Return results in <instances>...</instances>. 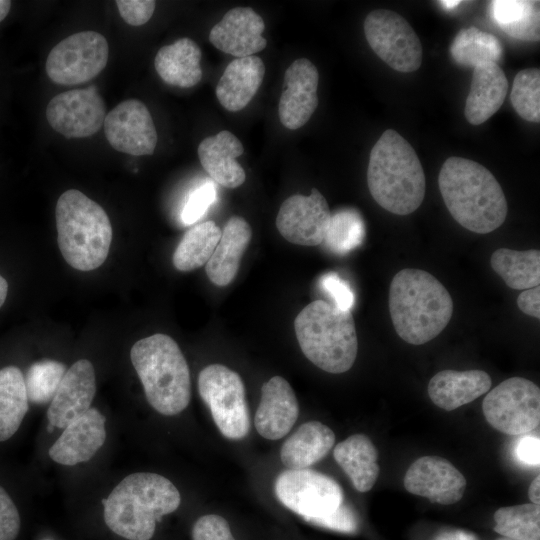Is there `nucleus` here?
<instances>
[{
	"label": "nucleus",
	"mask_w": 540,
	"mask_h": 540,
	"mask_svg": "<svg viewBox=\"0 0 540 540\" xmlns=\"http://www.w3.org/2000/svg\"><path fill=\"white\" fill-rule=\"evenodd\" d=\"M490 15L507 35L523 41H539V1H492L490 2Z\"/></svg>",
	"instance_id": "nucleus-30"
},
{
	"label": "nucleus",
	"mask_w": 540,
	"mask_h": 540,
	"mask_svg": "<svg viewBox=\"0 0 540 540\" xmlns=\"http://www.w3.org/2000/svg\"><path fill=\"white\" fill-rule=\"evenodd\" d=\"M198 390L223 436L232 440L247 436L250 418L238 373L221 364L208 365L199 373Z\"/></svg>",
	"instance_id": "nucleus-8"
},
{
	"label": "nucleus",
	"mask_w": 540,
	"mask_h": 540,
	"mask_svg": "<svg viewBox=\"0 0 540 540\" xmlns=\"http://www.w3.org/2000/svg\"><path fill=\"white\" fill-rule=\"evenodd\" d=\"M106 117V106L96 86L62 92L46 108L49 125L66 138L96 134Z\"/></svg>",
	"instance_id": "nucleus-13"
},
{
	"label": "nucleus",
	"mask_w": 540,
	"mask_h": 540,
	"mask_svg": "<svg viewBox=\"0 0 540 540\" xmlns=\"http://www.w3.org/2000/svg\"><path fill=\"white\" fill-rule=\"evenodd\" d=\"M511 103L517 114L526 121L540 122V70H521L514 78Z\"/></svg>",
	"instance_id": "nucleus-38"
},
{
	"label": "nucleus",
	"mask_w": 540,
	"mask_h": 540,
	"mask_svg": "<svg viewBox=\"0 0 540 540\" xmlns=\"http://www.w3.org/2000/svg\"><path fill=\"white\" fill-rule=\"evenodd\" d=\"M450 53L458 65L474 68L486 62L497 63L502 57L503 48L495 36L472 26L457 33Z\"/></svg>",
	"instance_id": "nucleus-34"
},
{
	"label": "nucleus",
	"mask_w": 540,
	"mask_h": 540,
	"mask_svg": "<svg viewBox=\"0 0 540 540\" xmlns=\"http://www.w3.org/2000/svg\"><path fill=\"white\" fill-rule=\"evenodd\" d=\"M494 531L515 540H540V505L502 507L494 513Z\"/></svg>",
	"instance_id": "nucleus-36"
},
{
	"label": "nucleus",
	"mask_w": 540,
	"mask_h": 540,
	"mask_svg": "<svg viewBox=\"0 0 540 540\" xmlns=\"http://www.w3.org/2000/svg\"><path fill=\"white\" fill-rule=\"evenodd\" d=\"M405 489L443 505L461 500L466 488L463 474L440 456H423L414 461L404 477Z\"/></svg>",
	"instance_id": "nucleus-16"
},
{
	"label": "nucleus",
	"mask_w": 540,
	"mask_h": 540,
	"mask_svg": "<svg viewBox=\"0 0 540 540\" xmlns=\"http://www.w3.org/2000/svg\"><path fill=\"white\" fill-rule=\"evenodd\" d=\"M58 246L65 261L79 271H91L106 260L112 226L105 210L81 191L69 189L58 198Z\"/></svg>",
	"instance_id": "nucleus-6"
},
{
	"label": "nucleus",
	"mask_w": 540,
	"mask_h": 540,
	"mask_svg": "<svg viewBox=\"0 0 540 540\" xmlns=\"http://www.w3.org/2000/svg\"><path fill=\"white\" fill-rule=\"evenodd\" d=\"M491 383L482 370H443L429 381L428 394L436 406L452 411L488 392Z\"/></svg>",
	"instance_id": "nucleus-25"
},
{
	"label": "nucleus",
	"mask_w": 540,
	"mask_h": 540,
	"mask_svg": "<svg viewBox=\"0 0 540 540\" xmlns=\"http://www.w3.org/2000/svg\"><path fill=\"white\" fill-rule=\"evenodd\" d=\"M265 24L250 7H236L222 17L209 33V41L218 50L243 58L264 50L267 40L262 36Z\"/></svg>",
	"instance_id": "nucleus-19"
},
{
	"label": "nucleus",
	"mask_w": 540,
	"mask_h": 540,
	"mask_svg": "<svg viewBox=\"0 0 540 540\" xmlns=\"http://www.w3.org/2000/svg\"><path fill=\"white\" fill-rule=\"evenodd\" d=\"M197 152L202 167L218 184L233 189L244 183L245 171L236 161L244 147L230 131H220L203 139Z\"/></svg>",
	"instance_id": "nucleus-22"
},
{
	"label": "nucleus",
	"mask_w": 540,
	"mask_h": 540,
	"mask_svg": "<svg viewBox=\"0 0 540 540\" xmlns=\"http://www.w3.org/2000/svg\"><path fill=\"white\" fill-rule=\"evenodd\" d=\"M507 90V78L497 63L475 66L464 109L467 121L479 125L488 120L502 106Z\"/></svg>",
	"instance_id": "nucleus-23"
},
{
	"label": "nucleus",
	"mask_w": 540,
	"mask_h": 540,
	"mask_svg": "<svg viewBox=\"0 0 540 540\" xmlns=\"http://www.w3.org/2000/svg\"><path fill=\"white\" fill-rule=\"evenodd\" d=\"M299 406L289 382L274 376L261 388V399L255 413V428L269 440L284 437L295 424Z\"/></svg>",
	"instance_id": "nucleus-21"
},
{
	"label": "nucleus",
	"mask_w": 540,
	"mask_h": 540,
	"mask_svg": "<svg viewBox=\"0 0 540 540\" xmlns=\"http://www.w3.org/2000/svg\"><path fill=\"white\" fill-rule=\"evenodd\" d=\"M366 228L362 215L354 208H342L331 214L322 244L335 254H346L360 246Z\"/></svg>",
	"instance_id": "nucleus-35"
},
{
	"label": "nucleus",
	"mask_w": 540,
	"mask_h": 540,
	"mask_svg": "<svg viewBox=\"0 0 540 540\" xmlns=\"http://www.w3.org/2000/svg\"><path fill=\"white\" fill-rule=\"evenodd\" d=\"M105 423L104 415L91 407L63 429L49 449L50 458L66 466L89 461L106 440Z\"/></svg>",
	"instance_id": "nucleus-20"
},
{
	"label": "nucleus",
	"mask_w": 540,
	"mask_h": 540,
	"mask_svg": "<svg viewBox=\"0 0 540 540\" xmlns=\"http://www.w3.org/2000/svg\"><path fill=\"white\" fill-rule=\"evenodd\" d=\"M492 269L507 286L516 290L530 289L540 283V251H517L499 248L490 258Z\"/></svg>",
	"instance_id": "nucleus-32"
},
{
	"label": "nucleus",
	"mask_w": 540,
	"mask_h": 540,
	"mask_svg": "<svg viewBox=\"0 0 540 540\" xmlns=\"http://www.w3.org/2000/svg\"><path fill=\"white\" fill-rule=\"evenodd\" d=\"M528 496L533 504L540 505V476L537 475L531 482L528 490Z\"/></svg>",
	"instance_id": "nucleus-47"
},
{
	"label": "nucleus",
	"mask_w": 540,
	"mask_h": 540,
	"mask_svg": "<svg viewBox=\"0 0 540 540\" xmlns=\"http://www.w3.org/2000/svg\"><path fill=\"white\" fill-rule=\"evenodd\" d=\"M221 237V229L213 221L202 222L189 229L176 247L172 261L183 272L205 265Z\"/></svg>",
	"instance_id": "nucleus-33"
},
{
	"label": "nucleus",
	"mask_w": 540,
	"mask_h": 540,
	"mask_svg": "<svg viewBox=\"0 0 540 540\" xmlns=\"http://www.w3.org/2000/svg\"><path fill=\"white\" fill-rule=\"evenodd\" d=\"M364 33L376 55L394 70L409 73L421 66V42L398 13L385 9L370 12L364 21Z\"/></svg>",
	"instance_id": "nucleus-11"
},
{
	"label": "nucleus",
	"mask_w": 540,
	"mask_h": 540,
	"mask_svg": "<svg viewBox=\"0 0 540 540\" xmlns=\"http://www.w3.org/2000/svg\"><path fill=\"white\" fill-rule=\"evenodd\" d=\"M251 237L252 229L244 218L232 216L227 221L205 267V272L213 284L227 286L234 280Z\"/></svg>",
	"instance_id": "nucleus-26"
},
{
	"label": "nucleus",
	"mask_w": 540,
	"mask_h": 540,
	"mask_svg": "<svg viewBox=\"0 0 540 540\" xmlns=\"http://www.w3.org/2000/svg\"><path fill=\"white\" fill-rule=\"evenodd\" d=\"M517 459L530 466H539L540 440L535 436H524L518 440L515 448Z\"/></svg>",
	"instance_id": "nucleus-45"
},
{
	"label": "nucleus",
	"mask_w": 540,
	"mask_h": 540,
	"mask_svg": "<svg viewBox=\"0 0 540 540\" xmlns=\"http://www.w3.org/2000/svg\"><path fill=\"white\" fill-rule=\"evenodd\" d=\"M180 502V493L169 479L152 472H136L122 479L102 500L104 521L122 538L150 540L157 521L174 512Z\"/></svg>",
	"instance_id": "nucleus-3"
},
{
	"label": "nucleus",
	"mask_w": 540,
	"mask_h": 540,
	"mask_svg": "<svg viewBox=\"0 0 540 540\" xmlns=\"http://www.w3.org/2000/svg\"><path fill=\"white\" fill-rule=\"evenodd\" d=\"M319 74L306 58L291 63L284 76V90L278 104L280 122L296 130L308 122L318 106Z\"/></svg>",
	"instance_id": "nucleus-17"
},
{
	"label": "nucleus",
	"mask_w": 540,
	"mask_h": 540,
	"mask_svg": "<svg viewBox=\"0 0 540 540\" xmlns=\"http://www.w3.org/2000/svg\"><path fill=\"white\" fill-rule=\"evenodd\" d=\"M265 66L258 56L236 58L225 68L216 86V97L228 111L245 108L262 84Z\"/></svg>",
	"instance_id": "nucleus-24"
},
{
	"label": "nucleus",
	"mask_w": 540,
	"mask_h": 540,
	"mask_svg": "<svg viewBox=\"0 0 540 540\" xmlns=\"http://www.w3.org/2000/svg\"><path fill=\"white\" fill-rule=\"evenodd\" d=\"M96 393V378L92 363L76 361L65 373L47 410L52 427L64 429L87 412Z\"/></svg>",
	"instance_id": "nucleus-18"
},
{
	"label": "nucleus",
	"mask_w": 540,
	"mask_h": 540,
	"mask_svg": "<svg viewBox=\"0 0 540 540\" xmlns=\"http://www.w3.org/2000/svg\"><path fill=\"white\" fill-rule=\"evenodd\" d=\"M294 329L303 354L320 369L339 374L354 364L358 339L350 310L315 300L296 316Z\"/></svg>",
	"instance_id": "nucleus-7"
},
{
	"label": "nucleus",
	"mask_w": 540,
	"mask_h": 540,
	"mask_svg": "<svg viewBox=\"0 0 540 540\" xmlns=\"http://www.w3.org/2000/svg\"><path fill=\"white\" fill-rule=\"evenodd\" d=\"M331 217L325 197L312 188L310 195L295 194L281 205L276 227L289 242L303 246L322 244Z\"/></svg>",
	"instance_id": "nucleus-15"
},
{
	"label": "nucleus",
	"mask_w": 540,
	"mask_h": 540,
	"mask_svg": "<svg viewBox=\"0 0 540 540\" xmlns=\"http://www.w3.org/2000/svg\"><path fill=\"white\" fill-rule=\"evenodd\" d=\"M20 524L17 507L8 493L0 487V540H15Z\"/></svg>",
	"instance_id": "nucleus-44"
},
{
	"label": "nucleus",
	"mask_w": 540,
	"mask_h": 540,
	"mask_svg": "<svg viewBox=\"0 0 540 540\" xmlns=\"http://www.w3.org/2000/svg\"><path fill=\"white\" fill-rule=\"evenodd\" d=\"M519 309L526 315L540 318V287L536 286L521 292L517 298Z\"/></svg>",
	"instance_id": "nucleus-46"
},
{
	"label": "nucleus",
	"mask_w": 540,
	"mask_h": 540,
	"mask_svg": "<svg viewBox=\"0 0 540 540\" xmlns=\"http://www.w3.org/2000/svg\"><path fill=\"white\" fill-rule=\"evenodd\" d=\"M130 358L147 401L157 412L172 416L188 406L189 367L174 339L161 333L140 339L132 346Z\"/></svg>",
	"instance_id": "nucleus-5"
},
{
	"label": "nucleus",
	"mask_w": 540,
	"mask_h": 540,
	"mask_svg": "<svg viewBox=\"0 0 540 540\" xmlns=\"http://www.w3.org/2000/svg\"><path fill=\"white\" fill-rule=\"evenodd\" d=\"M24 375L16 366L0 370V442L11 438L28 412Z\"/></svg>",
	"instance_id": "nucleus-31"
},
{
	"label": "nucleus",
	"mask_w": 540,
	"mask_h": 540,
	"mask_svg": "<svg viewBox=\"0 0 540 540\" xmlns=\"http://www.w3.org/2000/svg\"><path fill=\"white\" fill-rule=\"evenodd\" d=\"M216 200V187L211 182H206L196 188L188 197L181 213L182 222L185 225L194 224L208 210Z\"/></svg>",
	"instance_id": "nucleus-39"
},
{
	"label": "nucleus",
	"mask_w": 540,
	"mask_h": 540,
	"mask_svg": "<svg viewBox=\"0 0 540 540\" xmlns=\"http://www.w3.org/2000/svg\"><path fill=\"white\" fill-rule=\"evenodd\" d=\"M319 285L333 300V306L340 310L351 311L355 302L354 292L350 284L336 272L324 274L319 280Z\"/></svg>",
	"instance_id": "nucleus-40"
},
{
	"label": "nucleus",
	"mask_w": 540,
	"mask_h": 540,
	"mask_svg": "<svg viewBox=\"0 0 540 540\" xmlns=\"http://www.w3.org/2000/svg\"><path fill=\"white\" fill-rule=\"evenodd\" d=\"M334 459L359 492L372 489L379 476L378 452L364 434H354L334 447Z\"/></svg>",
	"instance_id": "nucleus-29"
},
{
	"label": "nucleus",
	"mask_w": 540,
	"mask_h": 540,
	"mask_svg": "<svg viewBox=\"0 0 540 540\" xmlns=\"http://www.w3.org/2000/svg\"><path fill=\"white\" fill-rule=\"evenodd\" d=\"M460 3L461 1H455V0L440 1L441 6L444 7L446 10L454 9Z\"/></svg>",
	"instance_id": "nucleus-50"
},
{
	"label": "nucleus",
	"mask_w": 540,
	"mask_h": 540,
	"mask_svg": "<svg viewBox=\"0 0 540 540\" xmlns=\"http://www.w3.org/2000/svg\"><path fill=\"white\" fill-rule=\"evenodd\" d=\"M122 19L131 26H141L152 17L156 2L153 0H117Z\"/></svg>",
	"instance_id": "nucleus-43"
},
{
	"label": "nucleus",
	"mask_w": 540,
	"mask_h": 540,
	"mask_svg": "<svg viewBox=\"0 0 540 540\" xmlns=\"http://www.w3.org/2000/svg\"><path fill=\"white\" fill-rule=\"evenodd\" d=\"M496 540H515V539H511V538L502 536V537L497 538Z\"/></svg>",
	"instance_id": "nucleus-51"
},
{
	"label": "nucleus",
	"mask_w": 540,
	"mask_h": 540,
	"mask_svg": "<svg viewBox=\"0 0 540 540\" xmlns=\"http://www.w3.org/2000/svg\"><path fill=\"white\" fill-rule=\"evenodd\" d=\"M66 371V366L56 360L33 363L24 376L28 401L34 404L51 402Z\"/></svg>",
	"instance_id": "nucleus-37"
},
{
	"label": "nucleus",
	"mask_w": 540,
	"mask_h": 540,
	"mask_svg": "<svg viewBox=\"0 0 540 540\" xmlns=\"http://www.w3.org/2000/svg\"><path fill=\"white\" fill-rule=\"evenodd\" d=\"M8 292V283L6 279L0 274V307L5 302Z\"/></svg>",
	"instance_id": "nucleus-48"
},
{
	"label": "nucleus",
	"mask_w": 540,
	"mask_h": 540,
	"mask_svg": "<svg viewBox=\"0 0 540 540\" xmlns=\"http://www.w3.org/2000/svg\"><path fill=\"white\" fill-rule=\"evenodd\" d=\"M487 422L508 435H523L540 422V389L522 377L504 380L488 392L482 403Z\"/></svg>",
	"instance_id": "nucleus-9"
},
{
	"label": "nucleus",
	"mask_w": 540,
	"mask_h": 540,
	"mask_svg": "<svg viewBox=\"0 0 540 540\" xmlns=\"http://www.w3.org/2000/svg\"><path fill=\"white\" fill-rule=\"evenodd\" d=\"M11 8V1L0 0V22L8 15Z\"/></svg>",
	"instance_id": "nucleus-49"
},
{
	"label": "nucleus",
	"mask_w": 540,
	"mask_h": 540,
	"mask_svg": "<svg viewBox=\"0 0 540 540\" xmlns=\"http://www.w3.org/2000/svg\"><path fill=\"white\" fill-rule=\"evenodd\" d=\"M108 56L109 46L102 34L82 31L64 38L52 48L45 69L56 84H81L102 72Z\"/></svg>",
	"instance_id": "nucleus-10"
},
{
	"label": "nucleus",
	"mask_w": 540,
	"mask_h": 540,
	"mask_svg": "<svg viewBox=\"0 0 540 540\" xmlns=\"http://www.w3.org/2000/svg\"><path fill=\"white\" fill-rule=\"evenodd\" d=\"M201 55L197 43L183 37L158 50L154 60L155 70L165 83L190 88L202 78Z\"/></svg>",
	"instance_id": "nucleus-27"
},
{
	"label": "nucleus",
	"mask_w": 540,
	"mask_h": 540,
	"mask_svg": "<svg viewBox=\"0 0 540 540\" xmlns=\"http://www.w3.org/2000/svg\"><path fill=\"white\" fill-rule=\"evenodd\" d=\"M453 300L445 286L421 269L405 268L392 279L389 312L396 333L413 345L427 343L448 325Z\"/></svg>",
	"instance_id": "nucleus-2"
},
{
	"label": "nucleus",
	"mask_w": 540,
	"mask_h": 540,
	"mask_svg": "<svg viewBox=\"0 0 540 540\" xmlns=\"http://www.w3.org/2000/svg\"><path fill=\"white\" fill-rule=\"evenodd\" d=\"M335 434L319 421L300 425L285 440L280 459L288 469H306L323 459L334 446Z\"/></svg>",
	"instance_id": "nucleus-28"
},
{
	"label": "nucleus",
	"mask_w": 540,
	"mask_h": 540,
	"mask_svg": "<svg viewBox=\"0 0 540 540\" xmlns=\"http://www.w3.org/2000/svg\"><path fill=\"white\" fill-rule=\"evenodd\" d=\"M438 184L448 211L467 230L487 234L505 221L508 208L504 192L483 165L449 157L440 169Z\"/></svg>",
	"instance_id": "nucleus-1"
},
{
	"label": "nucleus",
	"mask_w": 540,
	"mask_h": 540,
	"mask_svg": "<svg viewBox=\"0 0 540 540\" xmlns=\"http://www.w3.org/2000/svg\"><path fill=\"white\" fill-rule=\"evenodd\" d=\"M306 521L320 527L345 533H354L358 529V520L354 511L344 503L326 516Z\"/></svg>",
	"instance_id": "nucleus-42"
},
{
	"label": "nucleus",
	"mask_w": 540,
	"mask_h": 540,
	"mask_svg": "<svg viewBox=\"0 0 540 540\" xmlns=\"http://www.w3.org/2000/svg\"><path fill=\"white\" fill-rule=\"evenodd\" d=\"M192 540H235L225 518L208 514L199 517L192 528Z\"/></svg>",
	"instance_id": "nucleus-41"
},
{
	"label": "nucleus",
	"mask_w": 540,
	"mask_h": 540,
	"mask_svg": "<svg viewBox=\"0 0 540 540\" xmlns=\"http://www.w3.org/2000/svg\"><path fill=\"white\" fill-rule=\"evenodd\" d=\"M367 184L373 199L385 210L408 215L422 204L425 175L409 142L388 129L373 146L367 168Z\"/></svg>",
	"instance_id": "nucleus-4"
},
{
	"label": "nucleus",
	"mask_w": 540,
	"mask_h": 540,
	"mask_svg": "<svg viewBox=\"0 0 540 540\" xmlns=\"http://www.w3.org/2000/svg\"><path fill=\"white\" fill-rule=\"evenodd\" d=\"M277 499L306 521L326 516L343 503V491L331 477L311 469H287L275 481Z\"/></svg>",
	"instance_id": "nucleus-12"
},
{
	"label": "nucleus",
	"mask_w": 540,
	"mask_h": 540,
	"mask_svg": "<svg viewBox=\"0 0 540 540\" xmlns=\"http://www.w3.org/2000/svg\"><path fill=\"white\" fill-rule=\"evenodd\" d=\"M108 143L133 156L151 155L157 145V132L146 105L137 99L120 102L104 120Z\"/></svg>",
	"instance_id": "nucleus-14"
}]
</instances>
